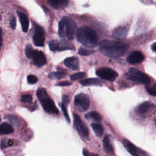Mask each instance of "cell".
Returning a JSON list of instances; mask_svg holds the SVG:
<instances>
[{"instance_id": "cell-1", "label": "cell", "mask_w": 156, "mask_h": 156, "mask_svg": "<svg viewBox=\"0 0 156 156\" xmlns=\"http://www.w3.org/2000/svg\"><path fill=\"white\" fill-rule=\"evenodd\" d=\"M128 48L129 45L126 43L107 40H102L99 44L101 52L105 55L112 58H117L123 55Z\"/></svg>"}, {"instance_id": "cell-2", "label": "cell", "mask_w": 156, "mask_h": 156, "mask_svg": "<svg viewBox=\"0 0 156 156\" xmlns=\"http://www.w3.org/2000/svg\"><path fill=\"white\" fill-rule=\"evenodd\" d=\"M77 41L87 48H94L98 45L99 36L97 32L88 27H81L77 30Z\"/></svg>"}, {"instance_id": "cell-3", "label": "cell", "mask_w": 156, "mask_h": 156, "mask_svg": "<svg viewBox=\"0 0 156 156\" xmlns=\"http://www.w3.org/2000/svg\"><path fill=\"white\" fill-rule=\"evenodd\" d=\"M76 30V23L69 18L65 16L58 24V35L64 41H69L74 38Z\"/></svg>"}, {"instance_id": "cell-4", "label": "cell", "mask_w": 156, "mask_h": 156, "mask_svg": "<svg viewBox=\"0 0 156 156\" xmlns=\"http://www.w3.org/2000/svg\"><path fill=\"white\" fill-rule=\"evenodd\" d=\"M37 96L43 108L46 112L52 115H57L58 113V110L54 101L48 94L44 88H38L37 91Z\"/></svg>"}, {"instance_id": "cell-5", "label": "cell", "mask_w": 156, "mask_h": 156, "mask_svg": "<svg viewBox=\"0 0 156 156\" xmlns=\"http://www.w3.org/2000/svg\"><path fill=\"white\" fill-rule=\"evenodd\" d=\"M128 79L132 81L146 85H149L151 83V79L147 75L135 68H130L129 69Z\"/></svg>"}, {"instance_id": "cell-6", "label": "cell", "mask_w": 156, "mask_h": 156, "mask_svg": "<svg viewBox=\"0 0 156 156\" xmlns=\"http://www.w3.org/2000/svg\"><path fill=\"white\" fill-rule=\"evenodd\" d=\"M74 105L79 111H86L90 106L89 97L84 93L77 94L74 98Z\"/></svg>"}, {"instance_id": "cell-7", "label": "cell", "mask_w": 156, "mask_h": 156, "mask_svg": "<svg viewBox=\"0 0 156 156\" xmlns=\"http://www.w3.org/2000/svg\"><path fill=\"white\" fill-rule=\"evenodd\" d=\"M49 46L52 51H62L65 50H73L74 46L67 41L52 40L49 43Z\"/></svg>"}, {"instance_id": "cell-8", "label": "cell", "mask_w": 156, "mask_h": 156, "mask_svg": "<svg viewBox=\"0 0 156 156\" xmlns=\"http://www.w3.org/2000/svg\"><path fill=\"white\" fill-rule=\"evenodd\" d=\"M97 76L102 79L114 81L118 77V73L113 69L109 68H101L97 69L96 72Z\"/></svg>"}, {"instance_id": "cell-9", "label": "cell", "mask_w": 156, "mask_h": 156, "mask_svg": "<svg viewBox=\"0 0 156 156\" xmlns=\"http://www.w3.org/2000/svg\"><path fill=\"white\" fill-rule=\"evenodd\" d=\"M74 121L77 131L79 132L80 135L85 139L88 138L89 132L88 128L85 125V124L82 122L79 116L77 114H74Z\"/></svg>"}, {"instance_id": "cell-10", "label": "cell", "mask_w": 156, "mask_h": 156, "mask_svg": "<svg viewBox=\"0 0 156 156\" xmlns=\"http://www.w3.org/2000/svg\"><path fill=\"white\" fill-rule=\"evenodd\" d=\"M33 41L37 46H43L44 42V29L36 24L33 36Z\"/></svg>"}, {"instance_id": "cell-11", "label": "cell", "mask_w": 156, "mask_h": 156, "mask_svg": "<svg viewBox=\"0 0 156 156\" xmlns=\"http://www.w3.org/2000/svg\"><path fill=\"white\" fill-rule=\"evenodd\" d=\"M31 58L33 60L34 64L38 67H41L46 63V57L44 54L40 51L34 50Z\"/></svg>"}, {"instance_id": "cell-12", "label": "cell", "mask_w": 156, "mask_h": 156, "mask_svg": "<svg viewBox=\"0 0 156 156\" xmlns=\"http://www.w3.org/2000/svg\"><path fill=\"white\" fill-rule=\"evenodd\" d=\"M122 144L126 149L128 151V152L133 156H140V154H145L144 152H143L142 150L137 148L133 143H132L127 139L123 140Z\"/></svg>"}, {"instance_id": "cell-13", "label": "cell", "mask_w": 156, "mask_h": 156, "mask_svg": "<svg viewBox=\"0 0 156 156\" xmlns=\"http://www.w3.org/2000/svg\"><path fill=\"white\" fill-rule=\"evenodd\" d=\"M144 58V55L138 51H134L130 53L127 57V61L130 64H136L141 63Z\"/></svg>"}, {"instance_id": "cell-14", "label": "cell", "mask_w": 156, "mask_h": 156, "mask_svg": "<svg viewBox=\"0 0 156 156\" xmlns=\"http://www.w3.org/2000/svg\"><path fill=\"white\" fill-rule=\"evenodd\" d=\"M65 65L72 70H77L79 68V61L76 57H70L64 60Z\"/></svg>"}, {"instance_id": "cell-15", "label": "cell", "mask_w": 156, "mask_h": 156, "mask_svg": "<svg viewBox=\"0 0 156 156\" xmlns=\"http://www.w3.org/2000/svg\"><path fill=\"white\" fill-rule=\"evenodd\" d=\"M48 2L55 9H62L68 5L69 0H48Z\"/></svg>"}, {"instance_id": "cell-16", "label": "cell", "mask_w": 156, "mask_h": 156, "mask_svg": "<svg viewBox=\"0 0 156 156\" xmlns=\"http://www.w3.org/2000/svg\"><path fill=\"white\" fill-rule=\"evenodd\" d=\"M17 14L18 16L19 17L21 24V27H22V29L23 31L24 32H27L29 29V20L27 17V16L24 14L22 12H20L19 11L17 12Z\"/></svg>"}, {"instance_id": "cell-17", "label": "cell", "mask_w": 156, "mask_h": 156, "mask_svg": "<svg viewBox=\"0 0 156 156\" xmlns=\"http://www.w3.org/2000/svg\"><path fill=\"white\" fill-rule=\"evenodd\" d=\"M128 30V27L126 26H119L113 30V35L116 38H124L127 36Z\"/></svg>"}, {"instance_id": "cell-18", "label": "cell", "mask_w": 156, "mask_h": 156, "mask_svg": "<svg viewBox=\"0 0 156 156\" xmlns=\"http://www.w3.org/2000/svg\"><path fill=\"white\" fill-rule=\"evenodd\" d=\"M103 144L105 152L108 154H114V149L112 144V143L110 140L108 136H105L103 140Z\"/></svg>"}, {"instance_id": "cell-19", "label": "cell", "mask_w": 156, "mask_h": 156, "mask_svg": "<svg viewBox=\"0 0 156 156\" xmlns=\"http://www.w3.org/2000/svg\"><path fill=\"white\" fill-rule=\"evenodd\" d=\"M102 82L96 78H88L81 80L80 83L82 86H90V85H99Z\"/></svg>"}, {"instance_id": "cell-20", "label": "cell", "mask_w": 156, "mask_h": 156, "mask_svg": "<svg viewBox=\"0 0 156 156\" xmlns=\"http://www.w3.org/2000/svg\"><path fill=\"white\" fill-rule=\"evenodd\" d=\"M13 132L12 126L7 122H3L0 124V134L7 135L12 133Z\"/></svg>"}, {"instance_id": "cell-21", "label": "cell", "mask_w": 156, "mask_h": 156, "mask_svg": "<svg viewBox=\"0 0 156 156\" xmlns=\"http://www.w3.org/2000/svg\"><path fill=\"white\" fill-rule=\"evenodd\" d=\"M152 105V104L150 102H144L140 104L136 109V111L138 113L140 114H144L147 110L151 108V107Z\"/></svg>"}, {"instance_id": "cell-22", "label": "cell", "mask_w": 156, "mask_h": 156, "mask_svg": "<svg viewBox=\"0 0 156 156\" xmlns=\"http://www.w3.org/2000/svg\"><path fill=\"white\" fill-rule=\"evenodd\" d=\"M85 118L89 119H91L96 122H101V117L99 113L96 111H91L85 115Z\"/></svg>"}, {"instance_id": "cell-23", "label": "cell", "mask_w": 156, "mask_h": 156, "mask_svg": "<svg viewBox=\"0 0 156 156\" xmlns=\"http://www.w3.org/2000/svg\"><path fill=\"white\" fill-rule=\"evenodd\" d=\"M91 126L97 136H101L103 135L104 130L102 126L99 123H93L91 124Z\"/></svg>"}, {"instance_id": "cell-24", "label": "cell", "mask_w": 156, "mask_h": 156, "mask_svg": "<svg viewBox=\"0 0 156 156\" xmlns=\"http://www.w3.org/2000/svg\"><path fill=\"white\" fill-rule=\"evenodd\" d=\"M67 74L63 71H57V72H52L49 74V77L51 79H60L66 76Z\"/></svg>"}, {"instance_id": "cell-25", "label": "cell", "mask_w": 156, "mask_h": 156, "mask_svg": "<svg viewBox=\"0 0 156 156\" xmlns=\"http://www.w3.org/2000/svg\"><path fill=\"white\" fill-rule=\"evenodd\" d=\"M86 76V73L84 72H79V73H77L75 74H73L71 76L70 78L71 79V80L73 81H76L77 80H80L83 78H84Z\"/></svg>"}, {"instance_id": "cell-26", "label": "cell", "mask_w": 156, "mask_h": 156, "mask_svg": "<svg viewBox=\"0 0 156 156\" xmlns=\"http://www.w3.org/2000/svg\"><path fill=\"white\" fill-rule=\"evenodd\" d=\"M79 54L81 55H84V56H87V55H91L92 54H93L94 52V51L92 50V49H87L83 47L80 48V49H79L78 51Z\"/></svg>"}, {"instance_id": "cell-27", "label": "cell", "mask_w": 156, "mask_h": 156, "mask_svg": "<svg viewBox=\"0 0 156 156\" xmlns=\"http://www.w3.org/2000/svg\"><path fill=\"white\" fill-rule=\"evenodd\" d=\"M32 101V96L29 94H23L21 97V101L25 103H30Z\"/></svg>"}, {"instance_id": "cell-28", "label": "cell", "mask_w": 156, "mask_h": 156, "mask_svg": "<svg viewBox=\"0 0 156 156\" xmlns=\"http://www.w3.org/2000/svg\"><path fill=\"white\" fill-rule=\"evenodd\" d=\"M145 88L149 94H151L152 96H156V84H154L152 87L146 86Z\"/></svg>"}, {"instance_id": "cell-29", "label": "cell", "mask_w": 156, "mask_h": 156, "mask_svg": "<svg viewBox=\"0 0 156 156\" xmlns=\"http://www.w3.org/2000/svg\"><path fill=\"white\" fill-rule=\"evenodd\" d=\"M7 118H8V119L13 124H15V126H19L20 124V120L18 119V118L15 116L13 115H8L7 116Z\"/></svg>"}, {"instance_id": "cell-30", "label": "cell", "mask_w": 156, "mask_h": 156, "mask_svg": "<svg viewBox=\"0 0 156 156\" xmlns=\"http://www.w3.org/2000/svg\"><path fill=\"white\" fill-rule=\"evenodd\" d=\"M61 108H62L63 115H64L65 118H66L67 122H69V118L68 116V112H67V109H66V105L64 104L63 103H62L61 104Z\"/></svg>"}, {"instance_id": "cell-31", "label": "cell", "mask_w": 156, "mask_h": 156, "mask_svg": "<svg viewBox=\"0 0 156 156\" xmlns=\"http://www.w3.org/2000/svg\"><path fill=\"white\" fill-rule=\"evenodd\" d=\"M27 79L28 83H29L30 84H34V83H37L38 81L37 77H36L35 76L32 75V74L29 75L27 77Z\"/></svg>"}, {"instance_id": "cell-32", "label": "cell", "mask_w": 156, "mask_h": 156, "mask_svg": "<svg viewBox=\"0 0 156 156\" xmlns=\"http://www.w3.org/2000/svg\"><path fill=\"white\" fill-rule=\"evenodd\" d=\"M33 51H34V49H32V46L30 45H29V44L27 45V46L26 48V50H25V53H26V56L28 58H31Z\"/></svg>"}, {"instance_id": "cell-33", "label": "cell", "mask_w": 156, "mask_h": 156, "mask_svg": "<svg viewBox=\"0 0 156 156\" xmlns=\"http://www.w3.org/2000/svg\"><path fill=\"white\" fill-rule=\"evenodd\" d=\"M10 25L12 29H15V27H16V18L13 15H12L11 16L10 21Z\"/></svg>"}, {"instance_id": "cell-34", "label": "cell", "mask_w": 156, "mask_h": 156, "mask_svg": "<svg viewBox=\"0 0 156 156\" xmlns=\"http://www.w3.org/2000/svg\"><path fill=\"white\" fill-rule=\"evenodd\" d=\"M71 83L69 82H67V81H65V82H58L56 84V86H68V85H70Z\"/></svg>"}, {"instance_id": "cell-35", "label": "cell", "mask_w": 156, "mask_h": 156, "mask_svg": "<svg viewBox=\"0 0 156 156\" xmlns=\"http://www.w3.org/2000/svg\"><path fill=\"white\" fill-rule=\"evenodd\" d=\"M69 102V98L67 95H63L62 97V103H63L65 105H68Z\"/></svg>"}, {"instance_id": "cell-36", "label": "cell", "mask_w": 156, "mask_h": 156, "mask_svg": "<svg viewBox=\"0 0 156 156\" xmlns=\"http://www.w3.org/2000/svg\"><path fill=\"white\" fill-rule=\"evenodd\" d=\"M83 154L84 156H99L98 155L94 154H92V153H89L88 151H86L85 149H84L83 151Z\"/></svg>"}, {"instance_id": "cell-37", "label": "cell", "mask_w": 156, "mask_h": 156, "mask_svg": "<svg viewBox=\"0 0 156 156\" xmlns=\"http://www.w3.org/2000/svg\"><path fill=\"white\" fill-rule=\"evenodd\" d=\"M152 50L154 52H155V51H156V43H154L152 45Z\"/></svg>"}, {"instance_id": "cell-38", "label": "cell", "mask_w": 156, "mask_h": 156, "mask_svg": "<svg viewBox=\"0 0 156 156\" xmlns=\"http://www.w3.org/2000/svg\"><path fill=\"white\" fill-rule=\"evenodd\" d=\"M2 34L0 33V49L2 45Z\"/></svg>"}, {"instance_id": "cell-39", "label": "cell", "mask_w": 156, "mask_h": 156, "mask_svg": "<svg viewBox=\"0 0 156 156\" xmlns=\"http://www.w3.org/2000/svg\"><path fill=\"white\" fill-rule=\"evenodd\" d=\"M0 33H1V34H2V30H1V27H0Z\"/></svg>"}, {"instance_id": "cell-40", "label": "cell", "mask_w": 156, "mask_h": 156, "mask_svg": "<svg viewBox=\"0 0 156 156\" xmlns=\"http://www.w3.org/2000/svg\"><path fill=\"white\" fill-rule=\"evenodd\" d=\"M1 19V15H0V20Z\"/></svg>"}, {"instance_id": "cell-41", "label": "cell", "mask_w": 156, "mask_h": 156, "mask_svg": "<svg viewBox=\"0 0 156 156\" xmlns=\"http://www.w3.org/2000/svg\"><path fill=\"white\" fill-rule=\"evenodd\" d=\"M0 121H1V118H0Z\"/></svg>"}]
</instances>
